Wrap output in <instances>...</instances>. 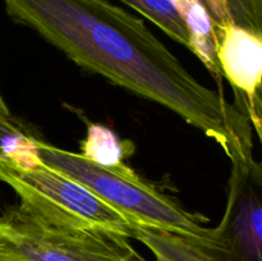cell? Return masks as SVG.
<instances>
[{
  "mask_svg": "<svg viewBox=\"0 0 262 261\" xmlns=\"http://www.w3.org/2000/svg\"><path fill=\"white\" fill-rule=\"evenodd\" d=\"M201 2L209 10L210 15L216 25V28L225 25H230L228 0H201Z\"/></svg>",
  "mask_w": 262,
  "mask_h": 261,
  "instance_id": "30bf717a",
  "label": "cell"
},
{
  "mask_svg": "<svg viewBox=\"0 0 262 261\" xmlns=\"http://www.w3.org/2000/svg\"><path fill=\"white\" fill-rule=\"evenodd\" d=\"M0 181L14 189L20 202L105 228L127 238L137 240L143 228L100 199L89 187L42 160L23 168L0 158Z\"/></svg>",
  "mask_w": 262,
  "mask_h": 261,
  "instance_id": "5b68a950",
  "label": "cell"
},
{
  "mask_svg": "<svg viewBox=\"0 0 262 261\" xmlns=\"http://www.w3.org/2000/svg\"><path fill=\"white\" fill-rule=\"evenodd\" d=\"M10 17L32 28L82 68L168 107L212 138L228 158L252 147L251 120L197 81L142 19L109 0H3Z\"/></svg>",
  "mask_w": 262,
  "mask_h": 261,
  "instance_id": "6da1fadb",
  "label": "cell"
},
{
  "mask_svg": "<svg viewBox=\"0 0 262 261\" xmlns=\"http://www.w3.org/2000/svg\"><path fill=\"white\" fill-rule=\"evenodd\" d=\"M262 148V119L251 122ZM253 147L235 151L222 222L199 238L206 261H262V158Z\"/></svg>",
  "mask_w": 262,
  "mask_h": 261,
  "instance_id": "277c9868",
  "label": "cell"
},
{
  "mask_svg": "<svg viewBox=\"0 0 262 261\" xmlns=\"http://www.w3.org/2000/svg\"><path fill=\"white\" fill-rule=\"evenodd\" d=\"M18 133H33L26 123L18 119L5 102L0 92V146L7 137Z\"/></svg>",
  "mask_w": 262,
  "mask_h": 261,
  "instance_id": "9c48e42d",
  "label": "cell"
},
{
  "mask_svg": "<svg viewBox=\"0 0 262 261\" xmlns=\"http://www.w3.org/2000/svg\"><path fill=\"white\" fill-rule=\"evenodd\" d=\"M158 26L181 45L191 48L186 23L179 15L171 0H120Z\"/></svg>",
  "mask_w": 262,
  "mask_h": 261,
  "instance_id": "ba28073f",
  "label": "cell"
},
{
  "mask_svg": "<svg viewBox=\"0 0 262 261\" xmlns=\"http://www.w3.org/2000/svg\"><path fill=\"white\" fill-rule=\"evenodd\" d=\"M81 154L92 163L113 170H127L123 143L110 128L102 124H90L86 138L81 143Z\"/></svg>",
  "mask_w": 262,
  "mask_h": 261,
  "instance_id": "52a82bcc",
  "label": "cell"
},
{
  "mask_svg": "<svg viewBox=\"0 0 262 261\" xmlns=\"http://www.w3.org/2000/svg\"><path fill=\"white\" fill-rule=\"evenodd\" d=\"M38 154L45 164L89 187L100 199L138 224L188 237L207 238L211 228L206 219L187 211L179 202L143 182L132 168L113 170L38 140Z\"/></svg>",
  "mask_w": 262,
  "mask_h": 261,
  "instance_id": "7a4b0ae2",
  "label": "cell"
},
{
  "mask_svg": "<svg viewBox=\"0 0 262 261\" xmlns=\"http://www.w3.org/2000/svg\"><path fill=\"white\" fill-rule=\"evenodd\" d=\"M156 261H165V260H161V258H156Z\"/></svg>",
  "mask_w": 262,
  "mask_h": 261,
  "instance_id": "7c38bea8",
  "label": "cell"
},
{
  "mask_svg": "<svg viewBox=\"0 0 262 261\" xmlns=\"http://www.w3.org/2000/svg\"><path fill=\"white\" fill-rule=\"evenodd\" d=\"M0 230L30 261H146L119 233L26 202L0 216Z\"/></svg>",
  "mask_w": 262,
  "mask_h": 261,
  "instance_id": "3957f363",
  "label": "cell"
},
{
  "mask_svg": "<svg viewBox=\"0 0 262 261\" xmlns=\"http://www.w3.org/2000/svg\"><path fill=\"white\" fill-rule=\"evenodd\" d=\"M216 58L234 105L252 122L262 119V35L237 25L216 28Z\"/></svg>",
  "mask_w": 262,
  "mask_h": 261,
  "instance_id": "8992f818",
  "label": "cell"
},
{
  "mask_svg": "<svg viewBox=\"0 0 262 261\" xmlns=\"http://www.w3.org/2000/svg\"><path fill=\"white\" fill-rule=\"evenodd\" d=\"M0 261H30L18 252L0 230Z\"/></svg>",
  "mask_w": 262,
  "mask_h": 261,
  "instance_id": "8fae6325",
  "label": "cell"
}]
</instances>
